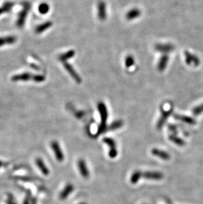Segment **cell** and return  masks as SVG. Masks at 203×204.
<instances>
[{"mask_svg": "<svg viewBox=\"0 0 203 204\" xmlns=\"http://www.w3.org/2000/svg\"><path fill=\"white\" fill-rule=\"evenodd\" d=\"M3 162H1V161H0V167H2V166H3Z\"/></svg>", "mask_w": 203, "mask_h": 204, "instance_id": "33", "label": "cell"}, {"mask_svg": "<svg viewBox=\"0 0 203 204\" xmlns=\"http://www.w3.org/2000/svg\"><path fill=\"white\" fill-rule=\"evenodd\" d=\"M98 109L99 114L100 116V124L99 125L98 131H97L96 136L101 135L107 131L108 125L106 124L108 118V113L106 106L104 103L102 102H100L98 104Z\"/></svg>", "mask_w": 203, "mask_h": 204, "instance_id": "1", "label": "cell"}, {"mask_svg": "<svg viewBox=\"0 0 203 204\" xmlns=\"http://www.w3.org/2000/svg\"><path fill=\"white\" fill-rule=\"evenodd\" d=\"M35 163L38 169L42 172V173L45 176H48L49 174V170L48 169L47 166L45 165L42 159L40 158H37L36 159Z\"/></svg>", "mask_w": 203, "mask_h": 204, "instance_id": "16", "label": "cell"}, {"mask_svg": "<svg viewBox=\"0 0 203 204\" xmlns=\"http://www.w3.org/2000/svg\"><path fill=\"white\" fill-rule=\"evenodd\" d=\"M51 147L52 149L53 153L55 155V158L58 161L62 162L64 160V155L59 143L57 141H53L51 143Z\"/></svg>", "mask_w": 203, "mask_h": 204, "instance_id": "4", "label": "cell"}, {"mask_svg": "<svg viewBox=\"0 0 203 204\" xmlns=\"http://www.w3.org/2000/svg\"><path fill=\"white\" fill-rule=\"evenodd\" d=\"M151 153H152L153 155L163 159L164 161H168L170 159V155L168 152L156 149V148L152 149V151H151Z\"/></svg>", "mask_w": 203, "mask_h": 204, "instance_id": "13", "label": "cell"}, {"mask_svg": "<svg viewBox=\"0 0 203 204\" xmlns=\"http://www.w3.org/2000/svg\"><path fill=\"white\" fill-rule=\"evenodd\" d=\"M78 204H87V203H78Z\"/></svg>", "mask_w": 203, "mask_h": 204, "instance_id": "34", "label": "cell"}, {"mask_svg": "<svg viewBox=\"0 0 203 204\" xmlns=\"http://www.w3.org/2000/svg\"><path fill=\"white\" fill-rule=\"evenodd\" d=\"M52 22L49 21L39 24V25H38L35 28L36 33H37V34H41V33L45 32V31L48 30V28H49L52 26Z\"/></svg>", "mask_w": 203, "mask_h": 204, "instance_id": "20", "label": "cell"}, {"mask_svg": "<svg viewBox=\"0 0 203 204\" xmlns=\"http://www.w3.org/2000/svg\"><path fill=\"white\" fill-rule=\"evenodd\" d=\"M175 119L179 121H181L183 122L186 123V124L194 125L196 124V121L195 119H193L192 117H189V116H185V115H180V114H175L173 116Z\"/></svg>", "mask_w": 203, "mask_h": 204, "instance_id": "19", "label": "cell"}, {"mask_svg": "<svg viewBox=\"0 0 203 204\" xmlns=\"http://www.w3.org/2000/svg\"><path fill=\"white\" fill-rule=\"evenodd\" d=\"M106 16V5L105 2L101 1L98 4V17L101 21H104Z\"/></svg>", "mask_w": 203, "mask_h": 204, "instance_id": "12", "label": "cell"}, {"mask_svg": "<svg viewBox=\"0 0 203 204\" xmlns=\"http://www.w3.org/2000/svg\"><path fill=\"white\" fill-rule=\"evenodd\" d=\"M78 168L79 172L83 178H87L89 177V170L87 165V163L84 159H79L78 161Z\"/></svg>", "mask_w": 203, "mask_h": 204, "instance_id": "10", "label": "cell"}, {"mask_svg": "<svg viewBox=\"0 0 203 204\" xmlns=\"http://www.w3.org/2000/svg\"><path fill=\"white\" fill-rule=\"evenodd\" d=\"M174 46L171 44H156L155 45V50L164 54L170 53L174 50Z\"/></svg>", "mask_w": 203, "mask_h": 204, "instance_id": "11", "label": "cell"}, {"mask_svg": "<svg viewBox=\"0 0 203 204\" xmlns=\"http://www.w3.org/2000/svg\"><path fill=\"white\" fill-rule=\"evenodd\" d=\"M135 64V59L132 56L129 55L125 58V64L127 68H130L131 67H132Z\"/></svg>", "mask_w": 203, "mask_h": 204, "instance_id": "27", "label": "cell"}, {"mask_svg": "<svg viewBox=\"0 0 203 204\" xmlns=\"http://www.w3.org/2000/svg\"><path fill=\"white\" fill-rule=\"evenodd\" d=\"M8 200H9V201H7V203H8V204H16V203H15V201H13V199H12V200H11V199H9Z\"/></svg>", "mask_w": 203, "mask_h": 204, "instance_id": "31", "label": "cell"}, {"mask_svg": "<svg viewBox=\"0 0 203 204\" xmlns=\"http://www.w3.org/2000/svg\"><path fill=\"white\" fill-rule=\"evenodd\" d=\"M193 113L194 115L198 116L200 114L203 113V103L201 104H200L199 106H196L193 110Z\"/></svg>", "mask_w": 203, "mask_h": 204, "instance_id": "28", "label": "cell"}, {"mask_svg": "<svg viewBox=\"0 0 203 204\" xmlns=\"http://www.w3.org/2000/svg\"><path fill=\"white\" fill-rule=\"evenodd\" d=\"M103 142L106 144L108 145L110 147L109 150V156L110 158L114 159L118 155V152L117 150L116 143L114 139L111 138H104L103 139Z\"/></svg>", "mask_w": 203, "mask_h": 204, "instance_id": "3", "label": "cell"}, {"mask_svg": "<svg viewBox=\"0 0 203 204\" xmlns=\"http://www.w3.org/2000/svg\"><path fill=\"white\" fill-rule=\"evenodd\" d=\"M173 109L172 108H170L168 110H162V114L160 118H159L157 124H156V127L158 129H162V127L164 126V124H165L166 120H168V118H169L171 114H172Z\"/></svg>", "mask_w": 203, "mask_h": 204, "instance_id": "7", "label": "cell"}, {"mask_svg": "<svg viewBox=\"0 0 203 204\" xmlns=\"http://www.w3.org/2000/svg\"><path fill=\"white\" fill-rule=\"evenodd\" d=\"M184 54L185 56V62L187 65H189V66L193 65L194 66H198L200 64V60L195 55L189 53L188 51H185Z\"/></svg>", "mask_w": 203, "mask_h": 204, "instance_id": "9", "label": "cell"}, {"mask_svg": "<svg viewBox=\"0 0 203 204\" xmlns=\"http://www.w3.org/2000/svg\"><path fill=\"white\" fill-rule=\"evenodd\" d=\"M123 125V122L122 120H115L114 122H113L109 126H108L107 131H112V130H116V129H119L120 127H122Z\"/></svg>", "mask_w": 203, "mask_h": 204, "instance_id": "23", "label": "cell"}, {"mask_svg": "<svg viewBox=\"0 0 203 204\" xmlns=\"http://www.w3.org/2000/svg\"><path fill=\"white\" fill-rule=\"evenodd\" d=\"M63 64H64L65 69H66V71L69 73V75L71 76L72 78H73V79L75 80L77 83H81V81H82L81 77L78 75V74L76 73V71L75 70V69H74L73 67L67 62L64 63Z\"/></svg>", "mask_w": 203, "mask_h": 204, "instance_id": "8", "label": "cell"}, {"mask_svg": "<svg viewBox=\"0 0 203 204\" xmlns=\"http://www.w3.org/2000/svg\"><path fill=\"white\" fill-rule=\"evenodd\" d=\"M169 61V56L168 54H163L160 58L158 64V69L160 71H163L166 69L167 66H168Z\"/></svg>", "mask_w": 203, "mask_h": 204, "instance_id": "17", "label": "cell"}, {"mask_svg": "<svg viewBox=\"0 0 203 204\" xmlns=\"http://www.w3.org/2000/svg\"><path fill=\"white\" fill-rule=\"evenodd\" d=\"M31 198V193H30V191H29L28 192V194L27 195L25 199H24L23 204H30V201H31V198Z\"/></svg>", "mask_w": 203, "mask_h": 204, "instance_id": "30", "label": "cell"}, {"mask_svg": "<svg viewBox=\"0 0 203 204\" xmlns=\"http://www.w3.org/2000/svg\"><path fill=\"white\" fill-rule=\"evenodd\" d=\"M144 178L148 180H160L163 178L164 175L160 172L158 171H145L142 172V178Z\"/></svg>", "mask_w": 203, "mask_h": 204, "instance_id": "5", "label": "cell"}, {"mask_svg": "<svg viewBox=\"0 0 203 204\" xmlns=\"http://www.w3.org/2000/svg\"><path fill=\"white\" fill-rule=\"evenodd\" d=\"M168 128H169V129H170V131L173 132L175 135V134H177V126L175 125L169 124L168 125Z\"/></svg>", "mask_w": 203, "mask_h": 204, "instance_id": "29", "label": "cell"}, {"mask_svg": "<svg viewBox=\"0 0 203 204\" xmlns=\"http://www.w3.org/2000/svg\"><path fill=\"white\" fill-rule=\"evenodd\" d=\"M141 15V12L139 9L137 8H134L131 9L130 11L127 13L126 14V19L129 21H131V20H133L137 19V18L139 17Z\"/></svg>", "mask_w": 203, "mask_h": 204, "instance_id": "18", "label": "cell"}, {"mask_svg": "<svg viewBox=\"0 0 203 204\" xmlns=\"http://www.w3.org/2000/svg\"><path fill=\"white\" fill-rule=\"evenodd\" d=\"M75 55V51L73 50H71L67 51V52L63 53L62 54H60L59 56V57H58V60L64 64V63L67 62V60H69L70 59H71L72 58H73Z\"/></svg>", "mask_w": 203, "mask_h": 204, "instance_id": "21", "label": "cell"}, {"mask_svg": "<svg viewBox=\"0 0 203 204\" xmlns=\"http://www.w3.org/2000/svg\"><path fill=\"white\" fill-rule=\"evenodd\" d=\"M31 8V4L28 1H23L22 3V9L19 13L18 17L16 21V26L18 28H22L24 27L25 24L27 15L30 12Z\"/></svg>", "mask_w": 203, "mask_h": 204, "instance_id": "2", "label": "cell"}, {"mask_svg": "<svg viewBox=\"0 0 203 204\" xmlns=\"http://www.w3.org/2000/svg\"><path fill=\"white\" fill-rule=\"evenodd\" d=\"M35 75H32L30 73H23L17 74L11 77V81L13 82L17 81H34Z\"/></svg>", "mask_w": 203, "mask_h": 204, "instance_id": "6", "label": "cell"}, {"mask_svg": "<svg viewBox=\"0 0 203 204\" xmlns=\"http://www.w3.org/2000/svg\"><path fill=\"white\" fill-rule=\"evenodd\" d=\"M74 190V186L72 184H67L65 187L62 190L60 194V198L61 199H65Z\"/></svg>", "mask_w": 203, "mask_h": 204, "instance_id": "14", "label": "cell"}, {"mask_svg": "<svg viewBox=\"0 0 203 204\" xmlns=\"http://www.w3.org/2000/svg\"><path fill=\"white\" fill-rule=\"evenodd\" d=\"M17 41L15 36H7V37H0V47L5 45H10L15 44Z\"/></svg>", "mask_w": 203, "mask_h": 204, "instance_id": "15", "label": "cell"}, {"mask_svg": "<svg viewBox=\"0 0 203 204\" xmlns=\"http://www.w3.org/2000/svg\"><path fill=\"white\" fill-rule=\"evenodd\" d=\"M32 200H33V199H32ZM32 204H37V200H36L35 198H34V200L32 201Z\"/></svg>", "mask_w": 203, "mask_h": 204, "instance_id": "32", "label": "cell"}, {"mask_svg": "<svg viewBox=\"0 0 203 204\" xmlns=\"http://www.w3.org/2000/svg\"><path fill=\"white\" fill-rule=\"evenodd\" d=\"M142 178V172L141 170H136L132 174L131 176V182L133 184H137L140 180V179Z\"/></svg>", "mask_w": 203, "mask_h": 204, "instance_id": "25", "label": "cell"}, {"mask_svg": "<svg viewBox=\"0 0 203 204\" xmlns=\"http://www.w3.org/2000/svg\"><path fill=\"white\" fill-rule=\"evenodd\" d=\"M169 140H170L171 142H172L173 143H175V144L179 145V146H183V145H185V141L181 138H178L175 134H172V135L169 136Z\"/></svg>", "mask_w": 203, "mask_h": 204, "instance_id": "24", "label": "cell"}, {"mask_svg": "<svg viewBox=\"0 0 203 204\" xmlns=\"http://www.w3.org/2000/svg\"><path fill=\"white\" fill-rule=\"evenodd\" d=\"M15 5V3L11 1H6L3 4V5L0 7V15L4 14L6 13H9L13 7Z\"/></svg>", "mask_w": 203, "mask_h": 204, "instance_id": "22", "label": "cell"}, {"mask_svg": "<svg viewBox=\"0 0 203 204\" xmlns=\"http://www.w3.org/2000/svg\"><path fill=\"white\" fill-rule=\"evenodd\" d=\"M38 12L40 13H41L42 15L46 14L48 13L49 11V5L46 2H42L38 6Z\"/></svg>", "mask_w": 203, "mask_h": 204, "instance_id": "26", "label": "cell"}]
</instances>
